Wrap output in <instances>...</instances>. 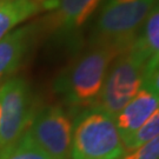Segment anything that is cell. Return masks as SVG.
<instances>
[{"mask_svg":"<svg viewBox=\"0 0 159 159\" xmlns=\"http://www.w3.org/2000/svg\"><path fill=\"white\" fill-rule=\"evenodd\" d=\"M37 105L29 81L12 77L0 85V151L26 132Z\"/></svg>","mask_w":159,"mask_h":159,"instance_id":"cell-5","label":"cell"},{"mask_svg":"<svg viewBox=\"0 0 159 159\" xmlns=\"http://www.w3.org/2000/svg\"><path fill=\"white\" fill-rule=\"evenodd\" d=\"M157 0H105L90 35V43H133Z\"/></svg>","mask_w":159,"mask_h":159,"instance_id":"cell-4","label":"cell"},{"mask_svg":"<svg viewBox=\"0 0 159 159\" xmlns=\"http://www.w3.org/2000/svg\"><path fill=\"white\" fill-rule=\"evenodd\" d=\"M119 159H159V136L132 150H126Z\"/></svg>","mask_w":159,"mask_h":159,"instance_id":"cell-14","label":"cell"},{"mask_svg":"<svg viewBox=\"0 0 159 159\" xmlns=\"http://www.w3.org/2000/svg\"><path fill=\"white\" fill-rule=\"evenodd\" d=\"M148 61V56L138 46L134 38L133 43L111 64L97 106L116 117L142 89Z\"/></svg>","mask_w":159,"mask_h":159,"instance_id":"cell-3","label":"cell"},{"mask_svg":"<svg viewBox=\"0 0 159 159\" xmlns=\"http://www.w3.org/2000/svg\"><path fill=\"white\" fill-rule=\"evenodd\" d=\"M131 44L90 43L58 74L53 91L72 113L96 105L112 61Z\"/></svg>","mask_w":159,"mask_h":159,"instance_id":"cell-1","label":"cell"},{"mask_svg":"<svg viewBox=\"0 0 159 159\" xmlns=\"http://www.w3.org/2000/svg\"><path fill=\"white\" fill-rule=\"evenodd\" d=\"M105 0H57L46 17L37 21L40 33L54 37H72L89 23Z\"/></svg>","mask_w":159,"mask_h":159,"instance_id":"cell-7","label":"cell"},{"mask_svg":"<svg viewBox=\"0 0 159 159\" xmlns=\"http://www.w3.org/2000/svg\"><path fill=\"white\" fill-rule=\"evenodd\" d=\"M159 136V106L150 116L144 125L124 142L125 150H132Z\"/></svg>","mask_w":159,"mask_h":159,"instance_id":"cell-13","label":"cell"},{"mask_svg":"<svg viewBox=\"0 0 159 159\" xmlns=\"http://www.w3.org/2000/svg\"><path fill=\"white\" fill-rule=\"evenodd\" d=\"M44 11L37 0H0V40L29 18Z\"/></svg>","mask_w":159,"mask_h":159,"instance_id":"cell-10","label":"cell"},{"mask_svg":"<svg viewBox=\"0 0 159 159\" xmlns=\"http://www.w3.org/2000/svg\"><path fill=\"white\" fill-rule=\"evenodd\" d=\"M136 43L148 56V64L159 60V0H157L138 31Z\"/></svg>","mask_w":159,"mask_h":159,"instance_id":"cell-11","label":"cell"},{"mask_svg":"<svg viewBox=\"0 0 159 159\" xmlns=\"http://www.w3.org/2000/svg\"><path fill=\"white\" fill-rule=\"evenodd\" d=\"M158 106L159 96L142 86L136 96L114 117L123 143L144 125Z\"/></svg>","mask_w":159,"mask_h":159,"instance_id":"cell-9","label":"cell"},{"mask_svg":"<svg viewBox=\"0 0 159 159\" xmlns=\"http://www.w3.org/2000/svg\"><path fill=\"white\" fill-rule=\"evenodd\" d=\"M41 6L44 7V11H50L54 10V7L57 5V0H37Z\"/></svg>","mask_w":159,"mask_h":159,"instance_id":"cell-16","label":"cell"},{"mask_svg":"<svg viewBox=\"0 0 159 159\" xmlns=\"http://www.w3.org/2000/svg\"><path fill=\"white\" fill-rule=\"evenodd\" d=\"M114 117L99 106L74 114L72 159H119L125 153Z\"/></svg>","mask_w":159,"mask_h":159,"instance_id":"cell-2","label":"cell"},{"mask_svg":"<svg viewBox=\"0 0 159 159\" xmlns=\"http://www.w3.org/2000/svg\"><path fill=\"white\" fill-rule=\"evenodd\" d=\"M0 159H51L33 142L27 131L16 143L0 151Z\"/></svg>","mask_w":159,"mask_h":159,"instance_id":"cell-12","label":"cell"},{"mask_svg":"<svg viewBox=\"0 0 159 159\" xmlns=\"http://www.w3.org/2000/svg\"><path fill=\"white\" fill-rule=\"evenodd\" d=\"M40 34L37 21L14 29L0 40V85L21 66Z\"/></svg>","mask_w":159,"mask_h":159,"instance_id":"cell-8","label":"cell"},{"mask_svg":"<svg viewBox=\"0 0 159 159\" xmlns=\"http://www.w3.org/2000/svg\"><path fill=\"white\" fill-rule=\"evenodd\" d=\"M143 86L159 96V60L146 64Z\"/></svg>","mask_w":159,"mask_h":159,"instance_id":"cell-15","label":"cell"},{"mask_svg":"<svg viewBox=\"0 0 159 159\" xmlns=\"http://www.w3.org/2000/svg\"><path fill=\"white\" fill-rule=\"evenodd\" d=\"M72 129L73 120L67 110L48 104L35 108L26 131L51 159H72Z\"/></svg>","mask_w":159,"mask_h":159,"instance_id":"cell-6","label":"cell"}]
</instances>
